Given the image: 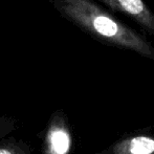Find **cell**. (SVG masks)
Returning a JSON list of instances; mask_svg holds the SVG:
<instances>
[{
    "label": "cell",
    "instance_id": "5",
    "mask_svg": "<svg viewBox=\"0 0 154 154\" xmlns=\"http://www.w3.org/2000/svg\"><path fill=\"white\" fill-rule=\"evenodd\" d=\"M0 154H12V153L8 150H4V149H0Z\"/></svg>",
    "mask_w": 154,
    "mask_h": 154
},
{
    "label": "cell",
    "instance_id": "3",
    "mask_svg": "<svg viewBox=\"0 0 154 154\" xmlns=\"http://www.w3.org/2000/svg\"><path fill=\"white\" fill-rule=\"evenodd\" d=\"M154 140L148 136H135L118 148V154H153Z\"/></svg>",
    "mask_w": 154,
    "mask_h": 154
},
{
    "label": "cell",
    "instance_id": "2",
    "mask_svg": "<svg viewBox=\"0 0 154 154\" xmlns=\"http://www.w3.org/2000/svg\"><path fill=\"white\" fill-rule=\"evenodd\" d=\"M112 12L120 13L135 21L147 32L154 36V13L144 0H100Z\"/></svg>",
    "mask_w": 154,
    "mask_h": 154
},
{
    "label": "cell",
    "instance_id": "4",
    "mask_svg": "<svg viewBox=\"0 0 154 154\" xmlns=\"http://www.w3.org/2000/svg\"><path fill=\"white\" fill-rule=\"evenodd\" d=\"M49 144L54 154H66L70 147V138L63 129H55L49 134Z\"/></svg>",
    "mask_w": 154,
    "mask_h": 154
},
{
    "label": "cell",
    "instance_id": "1",
    "mask_svg": "<svg viewBox=\"0 0 154 154\" xmlns=\"http://www.w3.org/2000/svg\"><path fill=\"white\" fill-rule=\"evenodd\" d=\"M63 11L97 40L154 59L153 45L143 35L90 0H63Z\"/></svg>",
    "mask_w": 154,
    "mask_h": 154
}]
</instances>
